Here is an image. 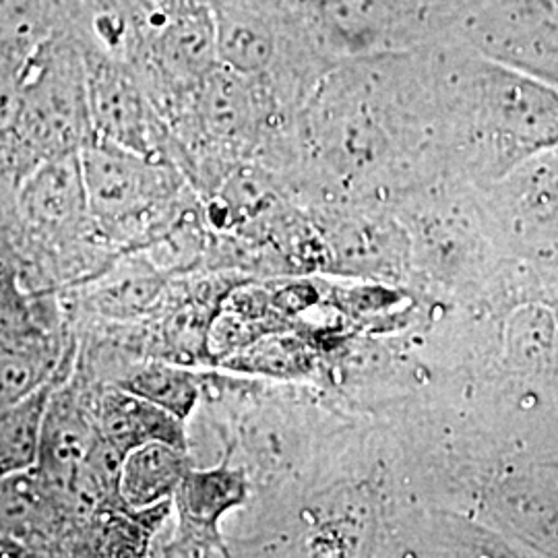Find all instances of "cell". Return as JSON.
<instances>
[{
  "mask_svg": "<svg viewBox=\"0 0 558 558\" xmlns=\"http://www.w3.org/2000/svg\"><path fill=\"white\" fill-rule=\"evenodd\" d=\"M131 393L160 405L172 416L184 420L199 399V385L195 377L182 368L166 364H149L140 368L122 385Z\"/></svg>",
  "mask_w": 558,
  "mask_h": 558,
  "instance_id": "30bf717a",
  "label": "cell"
},
{
  "mask_svg": "<svg viewBox=\"0 0 558 558\" xmlns=\"http://www.w3.org/2000/svg\"><path fill=\"white\" fill-rule=\"evenodd\" d=\"M89 216L80 151L40 161L15 193V239H59Z\"/></svg>",
  "mask_w": 558,
  "mask_h": 558,
  "instance_id": "277c9868",
  "label": "cell"
},
{
  "mask_svg": "<svg viewBox=\"0 0 558 558\" xmlns=\"http://www.w3.org/2000/svg\"><path fill=\"white\" fill-rule=\"evenodd\" d=\"M98 428L101 440L117 449L124 458L129 451L145 442L163 440L186 449L182 420L161 410L129 389H110L100 401Z\"/></svg>",
  "mask_w": 558,
  "mask_h": 558,
  "instance_id": "5b68a950",
  "label": "cell"
},
{
  "mask_svg": "<svg viewBox=\"0 0 558 558\" xmlns=\"http://www.w3.org/2000/svg\"><path fill=\"white\" fill-rule=\"evenodd\" d=\"M15 226V195H9L0 189V255L4 248H13Z\"/></svg>",
  "mask_w": 558,
  "mask_h": 558,
  "instance_id": "8fae6325",
  "label": "cell"
},
{
  "mask_svg": "<svg viewBox=\"0 0 558 558\" xmlns=\"http://www.w3.org/2000/svg\"><path fill=\"white\" fill-rule=\"evenodd\" d=\"M57 377V350L38 325L0 331V412Z\"/></svg>",
  "mask_w": 558,
  "mask_h": 558,
  "instance_id": "8992f818",
  "label": "cell"
},
{
  "mask_svg": "<svg viewBox=\"0 0 558 558\" xmlns=\"http://www.w3.org/2000/svg\"><path fill=\"white\" fill-rule=\"evenodd\" d=\"M11 124L40 161L77 154L94 140L83 44L69 27L21 62Z\"/></svg>",
  "mask_w": 558,
  "mask_h": 558,
  "instance_id": "6da1fadb",
  "label": "cell"
},
{
  "mask_svg": "<svg viewBox=\"0 0 558 558\" xmlns=\"http://www.w3.org/2000/svg\"><path fill=\"white\" fill-rule=\"evenodd\" d=\"M57 380L59 377L0 412V478L36 468L44 418Z\"/></svg>",
  "mask_w": 558,
  "mask_h": 558,
  "instance_id": "ba28073f",
  "label": "cell"
},
{
  "mask_svg": "<svg viewBox=\"0 0 558 558\" xmlns=\"http://www.w3.org/2000/svg\"><path fill=\"white\" fill-rule=\"evenodd\" d=\"M94 140L170 160V129L129 60L83 46Z\"/></svg>",
  "mask_w": 558,
  "mask_h": 558,
  "instance_id": "7a4b0ae2",
  "label": "cell"
},
{
  "mask_svg": "<svg viewBox=\"0 0 558 558\" xmlns=\"http://www.w3.org/2000/svg\"><path fill=\"white\" fill-rule=\"evenodd\" d=\"M186 449L163 440L145 442L129 451L120 463L119 490L129 507L145 509L174 497L189 472Z\"/></svg>",
  "mask_w": 558,
  "mask_h": 558,
  "instance_id": "52a82bcc",
  "label": "cell"
},
{
  "mask_svg": "<svg viewBox=\"0 0 558 558\" xmlns=\"http://www.w3.org/2000/svg\"><path fill=\"white\" fill-rule=\"evenodd\" d=\"M244 497V480L232 470H189L174 499L180 518L191 532H207L216 536V525L221 515Z\"/></svg>",
  "mask_w": 558,
  "mask_h": 558,
  "instance_id": "9c48e42d",
  "label": "cell"
},
{
  "mask_svg": "<svg viewBox=\"0 0 558 558\" xmlns=\"http://www.w3.org/2000/svg\"><path fill=\"white\" fill-rule=\"evenodd\" d=\"M89 214L106 226H131L177 197L172 161L92 140L80 151Z\"/></svg>",
  "mask_w": 558,
  "mask_h": 558,
  "instance_id": "3957f363",
  "label": "cell"
}]
</instances>
